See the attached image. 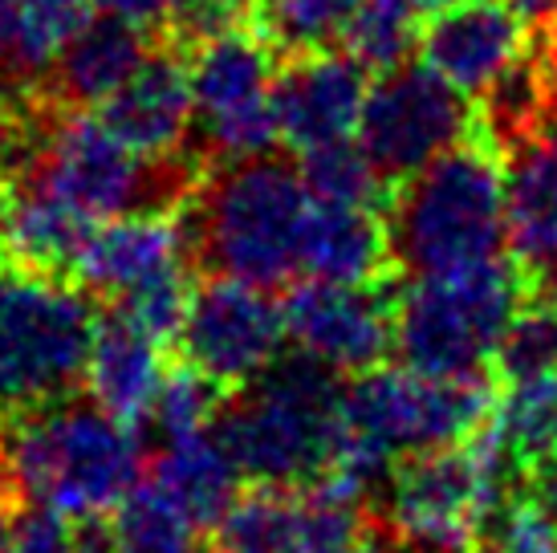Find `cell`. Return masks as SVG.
Returning a JSON list of instances; mask_svg holds the SVG:
<instances>
[{"instance_id":"obj_1","label":"cell","mask_w":557,"mask_h":553,"mask_svg":"<svg viewBox=\"0 0 557 553\" xmlns=\"http://www.w3.org/2000/svg\"><path fill=\"white\" fill-rule=\"evenodd\" d=\"M313 196L277 151L212 163L175 212L187 261L208 276L281 290L301 273V232Z\"/></svg>"},{"instance_id":"obj_2","label":"cell","mask_w":557,"mask_h":553,"mask_svg":"<svg viewBox=\"0 0 557 553\" xmlns=\"http://www.w3.org/2000/svg\"><path fill=\"white\" fill-rule=\"evenodd\" d=\"M383 220L399 276L451 273L509 257V192L496 143L476 123L465 143L391 187Z\"/></svg>"},{"instance_id":"obj_3","label":"cell","mask_w":557,"mask_h":553,"mask_svg":"<svg viewBox=\"0 0 557 553\" xmlns=\"http://www.w3.org/2000/svg\"><path fill=\"white\" fill-rule=\"evenodd\" d=\"M4 480L21 505L53 508L62 517H102L139 484V428L123 423L94 400H70L0 419Z\"/></svg>"},{"instance_id":"obj_4","label":"cell","mask_w":557,"mask_h":553,"mask_svg":"<svg viewBox=\"0 0 557 553\" xmlns=\"http://www.w3.org/2000/svg\"><path fill=\"white\" fill-rule=\"evenodd\" d=\"M500 383L484 374H419L411 367H371L346 379L342 391V431L334 468L367 480L383 501L391 468L403 456L432 447L468 444L496 411ZM374 501V505H379Z\"/></svg>"},{"instance_id":"obj_5","label":"cell","mask_w":557,"mask_h":553,"mask_svg":"<svg viewBox=\"0 0 557 553\" xmlns=\"http://www.w3.org/2000/svg\"><path fill=\"white\" fill-rule=\"evenodd\" d=\"M346 374L306 351L277 354L269 367L233 386L212 431L252 484L306 489L334 464Z\"/></svg>"},{"instance_id":"obj_6","label":"cell","mask_w":557,"mask_h":553,"mask_svg":"<svg viewBox=\"0 0 557 553\" xmlns=\"http://www.w3.org/2000/svg\"><path fill=\"white\" fill-rule=\"evenodd\" d=\"M203 171L208 168L187 147L171 155H143L126 147L102 119L58 107L29 168L13 180V192L46 187L90 220L175 216Z\"/></svg>"},{"instance_id":"obj_7","label":"cell","mask_w":557,"mask_h":553,"mask_svg":"<svg viewBox=\"0 0 557 553\" xmlns=\"http://www.w3.org/2000/svg\"><path fill=\"white\" fill-rule=\"evenodd\" d=\"M98 306L65 273L0 261V419L41 411L78 395L86 383Z\"/></svg>"},{"instance_id":"obj_8","label":"cell","mask_w":557,"mask_h":553,"mask_svg":"<svg viewBox=\"0 0 557 553\" xmlns=\"http://www.w3.org/2000/svg\"><path fill=\"white\" fill-rule=\"evenodd\" d=\"M525 302V276L512 257L451 273L403 276L395 302V354L419 374H484L496 342Z\"/></svg>"},{"instance_id":"obj_9","label":"cell","mask_w":557,"mask_h":553,"mask_svg":"<svg viewBox=\"0 0 557 553\" xmlns=\"http://www.w3.org/2000/svg\"><path fill=\"white\" fill-rule=\"evenodd\" d=\"M191 143L203 168L277 151L273 77L281 49L264 29H233L191 53Z\"/></svg>"},{"instance_id":"obj_10","label":"cell","mask_w":557,"mask_h":553,"mask_svg":"<svg viewBox=\"0 0 557 553\" xmlns=\"http://www.w3.org/2000/svg\"><path fill=\"white\" fill-rule=\"evenodd\" d=\"M476 131V102L472 94L451 86L432 65L407 62L374 77L358 119V143L383 184L395 187L435 155L465 143Z\"/></svg>"},{"instance_id":"obj_11","label":"cell","mask_w":557,"mask_h":553,"mask_svg":"<svg viewBox=\"0 0 557 553\" xmlns=\"http://www.w3.org/2000/svg\"><path fill=\"white\" fill-rule=\"evenodd\" d=\"M285 306L261 285L236 276H208L191 290L180 351L184 362L200 367L220 386H245L281 354Z\"/></svg>"},{"instance_id":"obj_12","label":"cell","mask_w":557,"mask_h":553,"mask_svg":"<svg viewBox=\"0 0 557 553\" xmlns=\"http://www.w3.org/2000/svg\"><path fill=\"white\" fill-rule=\"evenodd\" d=\"M399 281L379 285H334L301 281L285 293V334L297 351L322 358L338 374H362L395 354V302Z\"/></svg>"},{"instance_id":"obj_13","label":"cell","mask_w":557,"mask_h":553,"mask_svg":"<svg viewBox=\"0 0 557 553\" xmlns=\"http://www.w3.org/2000/svg\"><path fill=\"white\" fill-rule=\"evenodd\" d=\"M505 159L509 257L525 276V297L557 302V102L521 131Z\"/></svg>"},{"instance_id":"obj_14","label":"cell","mask_w":557,"mask_h":553,"mask_svg":"<svg viewBox=\"0 0 557 553\" xmlns=\"http://www.w3.org/2000/svg\"><path fill=\"white\" fill-rule=\"evenodd\" d=\"M533 41L529 21L512 0H448L419 21V58L451 86L480 98Z\"/></svg>"},{"instance_id":"obj_15","label":"cell","mask_w":557,"mask_h":553,"mask_svg":"<svg viewBox=\"0 0 557 553\" xmlns=\"http://www.w3.org/2000/svg\"><path fill=\"white\" fill-rule=\"evenodd\" d=\"M371 70L342 46L306 49L281 58L273 77V110H277L281 143L297 155L350 138L362 119Z\"/></svg>"},{"instance_id":"obj_16","label":"cell","mask_w":557,"mask_h":553,"mask_svg":"<svg viewBox=\"0 0 557 553\" xmlns=\"http://www.w3.org/2000/svg\"><path fill=\"white\" fill-rule=\"evenodd\" d=\"M187 53L163 41L147 62L102 102V123L143 155H171L187 147L191 126V70Z\"/></svg>"},{"instance_id":"obj_17","label":"cell","mask_w":557,"mask_h":553,"mask_svg":"<svg viewBox=\"0 0 557 553\" xmlns=\"http://www.w3.org/2000/svg\"><path fill=\"white\" fill-rule=\"evenodd\" d=\"M187 265L191 261L175 216H123L94 229L74 281H82L94 297L123 302L163 276L184 273Z\"/></svg>"},{"instance_id":"obj_18","label":"cell","mask_w":557,"mask_h":553,"mask_svg":"<svg viewBox=\"0 0 557 553\" xmlns=\"http://www.w3.org/2000/svg\"><path fill=\"white\" fill-rule=\"evenodd\" d=\"M147 25H135L126 16L98 13L82 25L62 53L53 58L41 94L49 102H58L65 110H90L102 107L110 94L123 86L126 77L135 74L147 53L156 49Z\"/></svg>"},{"instance_id":"obj_19","label":"cell","mask_w":557,"mask_h":553,"mask_svg":"<svg viewBox=\"0 0 557 553\" xmlns=\"http://www.w3.org/2000/svg\"><path fill=\"white\" fill-rule=\"evenodd\" d=\"M301 273L334 285H379L399 276L383 212L313 200L301 232Z\"/></svg>"},{"instance_id":"obj_20","label":"cell","mask_w":557,"mask_h":553,"mask_svg":"<svg viewBox=\"0 0 557 553\" xmlns=\"http://www.w3.org/2000/svg\"><path fill=\"white\" fill-rule=\"evenodd\" d=\"M159 383H163V342L147 334L123 306L98 314L90 362H86V386L94 400L123 423L139 428Z\"/></svg>"},{"instance_id":"obj_21","label":"cell","mask_w":557,"mask_h":553,"mask_svg":"<svg viewBox=\"0 0 557 553\" xmlns=\"http://www.w3.org/2000/svg\"><path fill=\"white\" fill-rule=\"evenodd\" d=\"M151 480L203 529V525H216L224 508L240 496L245 472L236 468L233 452L220 444L216 431L203 428L196 435L159 444L151 460Z\"/></svg>"},{"instance_id":"obj_22","label":"cell","mask_w":557,"mask_h":553,"mask_svg":"<svg viewBox=\"0 0 557 553\" xmlns=\"http://www.w3.org/2000/svg\"><path fill=\"white\" fill-rule=\"evenodd\" d=\"M94 229H98V220L78 212L62 196H53L46 187H16L4 245L13 248V257H21V261L74 276Z\"/></svg>"},{"instance_id":"obj_23","label":"cell","mask_w":557,"mask_h":553,"mask_svg":"<svg viewBox=\"0 0 557 553\" xmlns=\"http://www.w3.org/2000/svg\"><path fill=\"white\" fill-rule=\"evenodd\" d=\"M212 533H216V553H306L301 505L294 489L281 484H252L240 492L212 525Z\"/></svg>"},{"instance_id":"obj_24","label":"cell","mask_w":557,"mask_h":553,"mask_svg":"<svg viewBox=\"0 0 557 553\" xmlns=\"http://www.w3.org/2000/svg\"><path fill=\"white\" fill-rule=\"evenodd\" d=\"M493 423L521 477L533 464L557 460V370L500 383Z\"/></svg>"},{"instance_id":"obj_25","label":"cell","mask_w":557,"mask_h":553,"mask_svg":"<svg viewBox=\"0 0 557 553\" xmlns=\"http://www.w3.org/2000/svg\"><path fill=\"white\" fill-rule=\"evenodd\" d=\"M110 538L119 553H200V525L151 484H135L110 517Z\"/></svg>"},{"instance_id":"obj_26","label":"cell","mask_w":557,"mask_h":553,"mask_svg":"<svg viewBox=\"0 0 557 553\" xmlns=\"http://www.w3.org/2000/svg\"><path fill=\"white\" fill-rule=\"evenodd\" d=\"M419 13L423 9L416 0H362L346 21L338 46L355 53L371 74H387L419 49Z\"/></svg>"},{"instance_id":"obj_27","label":"cell","mask_w":557,"mask_h":553,"mask_svg":"<svg viewBox=\"0 0 557 553\" xmlns=\"http://www.w3.org/2000/svg\"><path fill=\"white\" fill-rule=\"evenodd\" d=\"M224 403V386L216 379H208L200 367L184 362L180 370L163 374L156 400L147 407L139 423V435L147 447L171 444V440H184V435H196V431L212 428L216 423V411Z\"/></svg>"},{"instance_id":"obj_28","label":"cell","mask_w":557,"mask_h":553,"mask_svg":"<svg viewBox=\"0 0 557 553\" xmlns=\"http://www.w3.org/2000/svg\"><path fill=\"white\" fill-rule=\"evenodd\" d=\"M297 168H301L310 196L322 204H350V208H379L383 212L391 200V187L383 184V175L367 159L362 143L355 147L350 138L301 151Z\"/></svg>"},{"instance_id":"obj_29","label":"cell","mask_w":557,"mask_h":553,"mask_svg":"<svg viewBox=\"0 0 557 553\" xmlns=\"http://www.w3.org/2000/svg\"><path fill=\"white\" fill-rule=\"evenodd\" d=\"M557 370V302L525 297L509 318L505 334L493 354V379L512 383L529 374H554Z\"/></svg>"},{"instance_id":"obj_30","label":"cell","mask_w":557,"mask_h":553,"mask_svg":"<svg viewBox=\"0 0 557 553\" xmlns=\"http://www.w3.org/2000/svg\"><path fill=\"white\" fill-rule=\"evenodd\" d=\"M358 4L362 0H264L261 29L273 37L281 58L338 46L342 29Z\"/></svg>"},{"instance_id":"obj_31","label":"cell","mask_w":557,"mask_h":553,"mask_svg":"<svg viewBox=\"0 0 557 553\" xmlns=\"http://www.w3.org/2000/svg\"><path fill=\"white\" fill-rule=\"evenodd\" d=\"M264 0H171L163 21V41L180 53H196L233 29H261Z\"/></svg>"},{"instance_id":"obj_32","label":"cell","mask_w":557,"mask_h":553,"mask_svg":"<svg viewBox=\"0 0 557 553\" xmlns=\"http://www.w3.org/2000/svg\"><path fill=\"white\" fill-rule=\"evenodd\" d=\"M480 550L488 553H557V525L525 496L512 492L480 529Z\"/></svg>"},{"instance_id":"obj_33","label":"cell","mask_w":557,"mask_h":553,"mask_svg":"<svg viewBox=\"0 0 557 553\" xmlns=\"http://www.w3.org/2000/svg\"><path fill=\"white\" fill-rule=\"evenodd\" d=\"M46 74L49 62L33 46L21 0H0V94L25 98V94L41 90Z\"/></svg>"},{"instance_id":"obj_34","label":"cell","mask_w":557,"mask_h":553,"mask_svg":"<svg viewBox=\"0 0 557 553\" xmlns=\"http://www.w3.org/2000/svg\"><path fill=\"white\" fill-rule=\"evenodd\" d=\"M70 517L53 513V508L41 505H21V517H16V533L9 553H70L74 545V529H70Z\"/></svg>"},{"instance_id":"obj_35","label":"cell","mask_w":557,"mask_h":553,"mask_svg":"<svg viewBox=\"0 0 557 553\" xmlns=\"http://www.w3.org/2000/svg\"><path fill=\"white\" fill-rule=\"evenodd\" d=\"M90 4L98 9V13L126 16V21L147 25V29H163L168 9H171V0H90Z\"/></svg>"},{"instance_id":"obj_36","label":"cell","mask_w":557,"mask_h":553,"mask_svg":"<svg viewBox=\"0 0 557 553\" xmlns=\"http://www.w3.org/2000/svg\"><path fill=\"white\" fill-rule=\"evenodd\" d=\"M521 489L533 505L542 508L545 517L557 525V460H545V464H533L525 468V477H521Z\"/></svg>"},{"instance_id":"obj_37","label":"cell","mask_w":557,"mask_h":553,"mask_svg":"<svg viewBox=\"0 0 557 553\" xmlns=\"http://www.w3.org/2000/svg\"><path fill=\"white\" fill-rule=\"evenodd\" d=\"M70 553H119L114 550V538H110V525H102L98 517H86V521L74 529Z\"/></svg>"},{"instance_id":"obj_38","label":"cell","mask_w":557,"mask_h":553,"mask_svg":"<svg viewBox=\"0 0 557 553\" xmlns=\"http://www.w3.org/2000/svg\"><path fill=\"white\" fill-rule=\"evenodd\" d=\"M16 517H21V501L9 489H0V553H9V545H13Z\"/></svg>"},{"instance_id":"obj_39","label":"cell","mask_w":557,"mask_h":553,"mask_svg":"<svg viewBox=\"0 0 557 553\" xmlns=\"http://www.w3.org/2000/svg\"><path fill=\"white\" fill-rule=\"evenodd\" d=\"M350 553H399V545H395V541H391L387 533H383V529L374 525V529H371V538L362 541L358 550H350Z\"/></svg>"},{"instance_id":"obj_40","label":"cell","mask_w":557,"mask_h":553,"mask_svg":"<svg viewBox=\"0 0 557 553\" xmlns=\"http://www.w3.org/2000/svg\"><path fill=\"white\" fill-rule=\"evenodd\" d=\"M9 212H13V187L0 175V245L9 241Z\"/></svg>"},{"instance_id":"obj_41","label":"cell","mask_w":557,"mask_h":553,"mask_svg":"<svg viewBox=\"0 0 557 553\" xmlns=\"http://www.w3.org/2000/svg\"><path fill=\"white\" fill-rule=\"evenodd\" d=\"M9 114H13V98L0 94V131H4V123H9Z\"/></svg>"},{"instance_id":"obj_42","label":"cell","mask_w":557,"mask_h":553,"mask_svg":"<svg viewBox=\"0 0 557 553\" xmlns=\"http://www.w3.org/2000/svg\"><path fill=\"white\" fill-rule=\"evenodd\" d=\"M472 553H488V550H472Z\"/></svg>"}]
</instances>
